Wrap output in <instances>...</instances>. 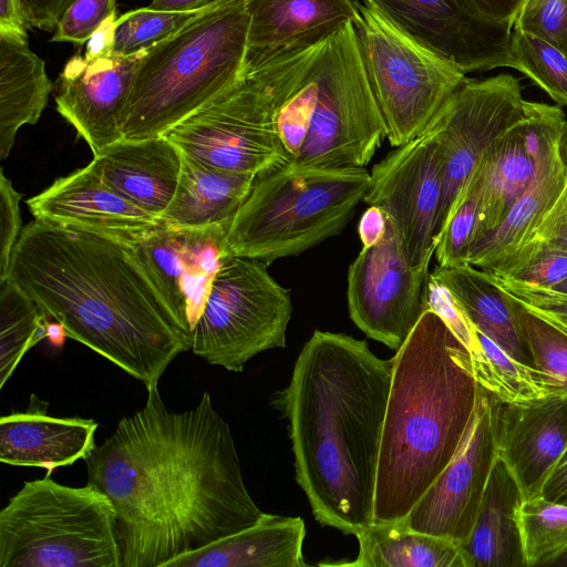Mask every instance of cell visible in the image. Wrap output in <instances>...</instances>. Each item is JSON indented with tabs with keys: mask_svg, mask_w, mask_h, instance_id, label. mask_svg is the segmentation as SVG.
Wrapping results in <instances>:
<instances>
[{
	"mask_svg": "<svg viewBox=\"0 0 567 567\" xmlns=\"http://www.w3.org/2000/svg\"><path fill=\"white\" fill-rule=\"evenodd\" d=\"M112 501L122 567H159L256 524L229 424L208 392L172 412L158 388L84 460Z\"/></svg>",
	"mask_w": 567,
	"mask_h": 567,
	"instance_id": "1",
	"label": "cell"
},
{
	"mask_svg": "<svg viewBox=\"0 0 567 567\" xmlns=\"http://www.w3.org/2000/svg\"><path fill=\"white\" fill-rule=\"evenodd\" d=\"M6 281L34 300L70 337L158 388L168 365L192 350L134 244L34 219L12 249Z\"/></svg>",
	"mask_w": 567,
	"mask_h": 567,
	"instance_id": "2",
	"label": "cell"
},
{
	"mask_svg": "<svg viewBox=\"0 0 567 567\" xmlns=\"http://www.w3.org/2000/svg\"><path fill=\"white\" fill-rule=\"evenodd\" d=\"M392 371L393 358H378L365 341L316 330L277 399L315 518L347 535L373 523Z\"/></svg>",
	"mask_w": 567,
	"mask_h": 567,
	"instance_id": "3",
	"label": "cell"
},
{
	"mask_svg": "<svg viewBox=\"0 0 567 567\" xmlns=\"http://www.w3.org/2000/svg\"><path fill=\"white\" fill-rule=\"evenodd\" d=\"M467 348L423 311L393 357L373 523L404 518L454 456L476 404Z\"/></svg>",
	"mask_w": 567,
	"mask_h": 567,
	"instance_id": "4",
	"label": "cell"
},
{
	"mask_svg": "<svg viewBox=\"0 0 567 567\" xmlns=\"http://www.w3.org/2000/svg\"><path fill=\"white\" fill-rule=\"evenodd\" d=\"M248 27L246 0H212L144 51L123 115V138L163 136L231 86L245 66Z\"/></svg>",
	"mask_w": 567,
	"mask_h": 567,
	"instance_id": "5",
	"label": "cell"
},
{
	"mask_svg": "<svg viewBox=\"0 0 567 567\" xmlns=\"http://www.w3.org/2000/svg\"><path fill=\"white\" fill-rule=\"evenodd\" d=\"M370 184L360 168H326L293 162L256 175L227 233L233 256L270 264L297 256L338 235Z\"/></svg>",
	"mask_w": 567,
	"mask_h": 567,
	"instance_id": "6",
	"label": "cell"
},
{
	"mask_svg": "<svg viewBox=\"0 0 567 567\" xmlns=\"http://www.w3.org/2000/svg\"><path fill=\"white\" fill-rule=\"evenodd\" d=\"M320 44L246 60L231 86L165 136L184 154L219 169L258 175L289 162L278 114Z\"/></svg>",
	"mask_w": 567,
	"mask_h": 567,
	"instance_id": "7",
	"label": "cell"
},
{
	"mask_svg": "<svg viewBox=\"0 0 567 567\" xmlns=\"http://www.w3.org/2000/svg\"><path fill=\"white\" fill-rule=\"evenodd\" d=\"M0 567H122L112 501L49 474L24 482L0 512Z\"/></svg>",
	"mask_w": 567,
	"mask_h": 567,
	"instance_id": "8",
	"label": "cell"
},
{
	"mask_svg": "<svg viewBox=\"0 0 567 567\" xmlns=\"http://www.w3.org/2000/svg\"><path fill=\"white\" fill-rule=\"evenodd\" d=\"M311 69L316 93L309 128L298 156L305 166L360 168L386 137L352 21L326 39Z\"/></svg>",
	"mask_w": 567,
	"mask_h": 567,
	"instance_id": "9",
	"label": "cell"
},
{
	"mask_svg": "<svg viewBox=\"0 0 567 567\" xmlns=\"http://www.w3.org/2000/svg\"><path fill=\"white\" fill-rule=\"evenodd\" d=\"M357 7L353 24L364 69L386 138L399 147L425 128L466 76L367 4L357 2Z\"/></svg>",
	"mask_w": 567,
	"mask_h": 567,
	"instance_id": "10",
	"label": "cell"
},
{
	"mask_svg": "<svg viewBox=\"0 0 567 567\" xmlns=\"http://www.w3.org/2000/svg\"><path fill=\"white\" fill-rule=\"evenodd\" d=\"M288 290L256 259L230 256L219 268L193 329L192 351L212 365L241 372L258 353L286 347Z\"/></svg>",
	"mask_w": 567,
	"mask_h": 567,
	"instance_id": "11",
	"label": "cell"
},
{
	"mask_svg": "<svg viewBox=\"0 0 567 567\" xmlns=\"http://www.w3.org/2000/svg\"><path fill=\"white\" fill-rule=\"evenodd\" d=\"M526 112L522 85L512 74L466 78L425 126L436 132L442 155L436 246L485 154Z\"/></svg>",
	"mask_w": 567,
	"mask_h": 567,
	"instance_id": "12",
	"label": "cell"
},
{
	"mask_svg": "<svg viewBox=\"0 0 567 567\" xmlns=\"http://www.w3.org/2000/svg\"><path fill=\"white\" fill-rule=\"evenodd\" d=\"M442 195V155L436 132L425 127L372 167L363 200L393 223L409 264L429 269Z\"/></svg>",
	"mask_w": 567,
	"mask_h": 567,
	"instance_id": "13",
	"label": "cell"
},
{
	"mask_svg": "<svg viewBox=\"0 0 567 567\" xmlns=\"http://www.w3.org/2000/svg\"><path fill=\"white\" fill-rule=\"evenodd\" d=\"M429 269L412 267L388 217L378 244L363 247L348 271L351 320L369 338L398 351L424 311Z\"/></svg>",
	"mask_w": 567,
	"mask_h": 567,
	"instance_id": "14",
	"label": "cell"
},
{
	"mask_svg": "<svg viewBox=\"0 0 567 567\" xmlns=\"http://www.w3.org/2000/svg\"><path fill=\"white\" fill-rule=\"evenodd\" d=\"M497 403L498 400L478 384L474 412L454 456L409 514L400 519L408 528L449 538L462 547L466 544L497 456Z\"/></svg>",
	"mask_w": 567,
	"mask_h": 567,
	"instance_id": "15",
	"label": "cell"
},
{
	"mask_svg": "<svg viewBox=\"0 0 567 567\" xmlns=\"http://www.w3.org/2000/svg\"><path fill=\"white\" fill-rule=\"evenodd\" d=\"M465 74L507 66L513 24L476 17L456 0H364Z\"/></svg>",
	"mask_w": 567,
	"mask_h": 567,
	"instance_id": "16",
	"label": "cell"
},
{
	"mask_svg": "<svg viewBox=\"0 0 567 567\" xmlns=\"http://www.w3.org/2000/svg\"><path fill=\"white\" fill-rule=\"evenodd\" d=\"M567 120L559 106L527 103L524 128L536 162L532 184L494 231L476 239L465 262L484 271L511 255L555 203L567 182L560 144Z\"/></svg>",
	"mask_w": 567,
	"mask_h": 567,
	"instance_id": "17",
	"label": "cell"
},
{
	"mask_svg": "<svg viewBox=\"0 0 567 567\" xmlns=\"http://www.w3.org/2000/svg\"><path fill=\"white\" fill-rule=\"evenodd\" d=\"M227 226L174 228L162 224L133 243L182 324L193 329L225 260Z\"/></svg>",
	"mask_w": 567,
	"mask_h": 567,
	"instance_id": "18",
	"label": "cell"
},
{
	"mask_svg": "<svg viewBox=\"0 0 567 567\" xmlns=\"http://www.w3.org/2000/svg\"><path fill=\"white\" fill-rule=\"evenodd\" d=\"M143 53L94 60L75 55L60 75L56 110L93 156L123 140V115Z\"/></svg>",
	"mask_w": 567,
	"mask_h": 567,
	"instance_id": "19",
	"label": "cell"
},
{
	"mask_svg": "<svg viewBox=\"0 0 567 567\" xmlns=\"http://www.w3.org/2000/svg\"><path fill=\"white\" fill-rule=\"evenodd\" d=\"M27 205L34 219L93 230L135 243L162 226L100 175L91 162L55 179Z\"/></svg>",
	"mask_w": 567,
	"mask_h": 567,
	"instance_id": "20",
	"label": "cell"
},
{
	"mask_svg": "<svg viewBox=\"0 0 567 567\" xmlns=\"http://www.w3.org/2000/svg\"><path fill=\"white\" fill-rule=\"evenodd\" d=\"M495 434L497 454L517 481L524 499L538 496L567 446V396L498 401Z\"/></svg>",
	"mask_w": 567,
	"mask_h": 567,
	"instance_id": "21",
	"label": "cell"
},
{
	"mask_svg": "<svg viewBox=\"0 0 567 567\" xmlns=\"http://www.w3.org/2000/svg\"><path fill=\"white\" fill-rule=\"evenodd\" d=\"M97 427L92 419L49 415L48 402L31 394L25 411L0 420V462L44 468L51 475L91 454Z\"/></svg>",
	"mask_w": 567,
	"mask_h": 567,
	"instance_id": "22",
	"label": "cell"
},
{
	"mask_svg": "<svg viewBox=\"0 0 567 567\" xmlns=\"http://www.w3.org/2000/svg\"><path fill=\"white\" fill-rule=\"evenodd\" d=\"M246 60H265L321 43L359 18L352 0H246Z\"/></svg>",
	"mask_w": 567,
	"mask_h": 567,
	"instance_id": "23",
	"label": "cell"
},
{
	"mask_svg": "<svg viewBox=\"0 0 567 567\" xmlns=\"http://www.w3.org/2000/svg\"><path fill=\"white\" fill-rule=\"evenodd\" d=\"M92 163L111 187L161 219L178 185L183 152L165 135L123 138L93 156Z\"/></svg>",
	"mask_w": 567,
	"mask_h": 567,
	"instance_id": "24",
	"label": "cell"
},
{
	"mask_svg": "<svg viewBox=\"0 0 567 567\" xmlns=\"http://www.w3.org/2000/svg\"><path fill=\"white\" fill-rule=\"evenodd\" d=\"M305 522L264 513L252 526L171 560L166 567H305Z\"/></svg>",
	"mask_w": 567,
	"mask_h": 567,
	"instance_id": "25",
	"label": "cell"
},
{
	"mask_svg": "<svg viewBox=\"0 0 567 567\" xmlns=\"http://www.w3.org/2000/svg\"><path fill=\"white\" fill-rule=\"evenodd\" d=\"M524 501L517 481L496 456L466 544V567H526L516 512Z\"/></svg>",
	"mask_w": 567,
	"mask_h": 567,
	"instance_id": "26",
	"label": "cell"
},
{
	"mask_svg": "<svg viewBox=\"0 0 567 567\" xmlns=\"http://www.w3.org/2000/svg\"><path fill=\"white\" fill-rule=\"evenodd\" d=\"M255 177L205 165L183 153L178 185L161 221L174 228L229 227Z\"/></svg>",
	"mask_w": 567,
	"mask_h": 567,
	"instance_id": "27",
	"label": "cell"
},
{
	"mask_svg": "<svg viewBox=\"0 0 567 567\" xmlns=\"http://www.w3.org/2000/svg\"><path fill=\"white\" fill-rule=\"evenodd\" d=\"M52 83L27 33L0 31V157L9 156L19 128L35 124Z\"/></svg>",
	"mask_w": 567,
	"mask_h": 567,
	"instance_id": "28",
	"label": "cell"
},
{
	"mask_svg": "<svg viewBox=\"0 0 567 567\" xmlns=\"http://www.w3.org/2000/svg\"><path fill=\"white\" fill-rule=\"evenodd\" d=\"M524 118L492 145L474 173L481 197L473 243L499 227L533 182L536 162L527 146Z\"/></svg>",
	"mask_w": 567,
	"mask_h": 567,
	"instance_id": "29",
	"label": "cell"
},
{
	"mask_svg": "<svg viewBox=\"0 0 567 567\" xmlns=\"http://www.w3.org/2000/svg\"><path fill=\"white\" fill-rule=\"evenodd\" d=\"M431 275L449 289L476 329L514 359L533 367L529 351L516 326L513 300L487 271L465 262L437 266Z\"/></svg>",
	"mask_w": 567,
	"mask_h": 567,
	"instance_id": "30",
	"label": "cell"
},
{
	"mask_svg": "<svg viewBox=\"0 0 567 567\" xmlns=\"http://www.w3.org/2000/svg\"><path fill=\"white\" fill-rule=\"evenodd\" d=\"M359 554L351 567H466L462 546L408 528L401 520L372 523L355 535Z\"/></svg>",
	"mask_w": 567,
	"mask_h": 567,
	"instance_id": "31",
	"label": "cell"
},
{
	"mask_svg": "<svg viewBox=\"0 0 567 567\" xmlns=\"http://www.w3.org/2000/svg\"><path fill=\"white\" fill-rule=\"evenodd\" d=\"M475 329L477 347L470 352L476 382L498 401L527 402L551 395L547 378L534 367L520 363L493 339Z\"/></svg>",
	"mask_w": 567,
	"mask_h": 567,
	"instance_id": "32",
	"label": "cell"
},
{
	"mask_svg": "<svg viewBox=\"0 0 567 567\" xmlns=\"http://www.w3.org/2000/svg\"><path fill=\"white\" fill-rule=\"evenodd\" d=\"M47 315L12 284L0 292V389L9 381L24 354L49 336Z\"/></svg>",
	"mask_w": 567,
	"mask_h": 567,
	"instance_id": "33",
	"label": "cell"
},
{
	"mask_svg": "<svg viewBox=\"0 0 567 567\" xmlns=\"http://www.w3.org/2000/svg\"><path fill=\"white\" fill-rule=\"evenodd\" d=\"M526 567L548 565L567 553V505L540 495L516 512Z\"/></svg>",
	"mask_w": 567,
	"mask_h": 567,
	"instance_id": "34",
	"label": "cell"
},
{
	"mask_svg": "<svg viewBox=\"0 0 567 567\" xmlns=\"http://www.w3.org/2000/svg\"><path fill=\"white\" fill-rule=\"evenodd\" d=\"M512 300L516 326L533 367L547 378L551 394L567 396V333Z\"/></svg>",
	"mask_w": 567,
	"mask_h": 567,
	"instance_id": "35",
	"label": "cell"
},
{
	"mask_svg": "<svg viewBox=\"0 0 567 567\" xmlns=\"http://www.w3.org/2000/svg\"><path fill=\"white\" fill-rule=\"evenodd\" d=\"M507 66L528 76L557 105L567 106V55L556 47L514 29Z\"/></svg>",
	"mask_w": 567,
	"mask_h": 567,
	"instance_id": "36",
	"label": "cell"
},
{
	"mask_svg": "<svg viewBox=\"0 0 567 567\" xmlns=\"http://www.w3.org/2000/svg\"><path fill=\"white\" fill-rule=\"evenodd\" d=\"M202 9L178 12L148 7L122 14L114 24L111 55L132 56L151 49L177 32Z\"/></svg>",
	"mask_w": 567,
	"mask_h": 567,
	"instance_id": "37",
	"label": "cell"
},
{
	"mask_svg": "<svg viewBox=\"0 0 567 567\" xmlns=\"http://www.w3.org/2000/svg\"><path fill=\"white\" fill-rule=\"evenodd\" d=\"M480 197V182L474 175L435 248L434 255L439 266L465 264L467 251L475 237Z\"/></svg>",
	"mask_w": 567,
	"mask_h": 567,
	"instance_id": "38",
	"label": "cell"
},
{
	"mask_svg": "<svg viewBox=\"0 0 567 567\" xmlns=\"http://www.w3.org/2000/svg\"><path fill=\"white\" fill-rule=\"evenodd\" d=\"M487 272L496 278L553 288L567 277V250L540 248L503 260Z\"/></svg>",
	"mask_w": 567,
	"mask_h": 567,
	"instance_id": "39",
	"label": "cell"
},
{
	"mask_svg": "<svg viewBox=\"0 0 567 567\" xmlns=\"http://www.w3.org/2000/svg\"><path fill=\"white\" fill-rule=\"evenodd\" d=\"M513 28L550 43L567 55V0H524Z\"/></svg>",
	"mask_w": 567,
	"mask_h": 567,
	"instance_id": "40",
	"label": "cell"
},
{
	"mask_svg": "<svg viewBox=\"0 0 567 567\" xmlns=\"http://www.w3.org/2000/svg\"><path fill=\"white\" fill-rule=\"evenodd\" d=\"M493 281L524 308L567 333V295L550 288L528 285L513 279L496 278Z\"/></svg>",
	"mask_w": 567,
	"mask_h": 567,
	"instance_id": "41",
	"label": "cell"
},
{
	"mask_svg": "<svg viewBox=\"0 0 567 567\" xmlns=\"http://www.w3.org/2000/svg\"><path fill=\"white\" fill-rule=\"evenodd\" d=\"M115 13V0H75L64 12L51 41L83 44Z\"/></svg>",
	"mask_w": 567,
	"mask_h": 567,
	"instance_id": "42",
	"label": "cell"
},
{
	"mask_svg": "<svg viewBox=\"0 0 567 567\" xmlns=\"http://www.w3.org/2000/svg\"><path fill=\"white\" fill-rule=\"evenodd\" d=\"M545 247L567 250V182L561 193L543 218L522 244L503 260Z\"/></svg>",
	"mask_w": 567,
	"mask_h": 567,
	"instance_id": "43",
	"label": "cell"
},
{
	"mask_svg": "<svg viewBox=\"0 0 567 567\" xmlns=\"http://www.w3.org/2000/svg\"><path fill=\"white\" fill-rule=\"evenodd\" d=\"M437 313L460 341L472 352L477 347L475 329L449 289L439 282L431 272L424 289V310Z\"/></svg>",
	"mask_w": 567,
	"mask_h": 567,
	"instance_id": "44",
	"label": "cell"
},
{
	"mask_svg": "<svg viewBox=\"0 0 567 567\" xmlns=\"http://www.w3.org/2000/svg\"><path fill=\"white\" fill-rule=\"evenodd\" d=\"M18 193L3 169L0 173V285L6 281L12 249L21 234L22 224Z\"/></svg>",
	"mask_w": 567,
	"mask_h": 567,
	"instance_id": "45",
	"label": "cell"
},
{
	"mask_svg": "<svg viewBox=\"0 0 567 567\" xmlns=\"http://www.w3.org/2000/svg\"><path fill=\"white\" fill-rule=\"evenodd\" d=\"M75 0H18L27 25L53 31Z\"/></svg>",
	"mask_w": 567,
	"mask_h": 567,
	"instance_id": "46",
	"label": "cell"
},
{
	"mask_svg": "<svg viewBox=\"0 0 567 567\" xmlns=\"http://www.w3.org/2000/svg\"><path fill=\"white\" fill-rule=\"evenodd\" d=\"M470 13L514 25L515 17L524 0H456Z\"/></svg>",
	"mask_w": 567,
	"mask_h": 567,
	"instance_id": "47",
	"label": "cell"
},
{
	"mask_svg": "<svg viewBox=\"0 0 567 567\" xmlns=\"http://www.w3.org/2000/svg\"><path fill=\"white\" fill-rule=\"evenodd\" d=\"M388 227L386 214L377 206H370L361 216L358 231L363 247L378 244L384 237Z\"/></svg>",
	"mask_w": 567,
	"mask_h": 567,
	"instance_id": "48",
	"label": "cell"
},
{
	"mask_svg": "<svg viewBox=\"0 0 567 567\" xmlns=\"http://www.w3.org/2000/svg\"><path fill=\"white\" fill-rule=\"evenodd\" d=\"M539 495L567 505V446L545 481Z\"/></svg>",
	"mask_w": 567,
	"mask_h": 567,
	"instance_id": "49",
	"label": "cell"
},
{
	"mask_svg": "<svg viewBox=\"0 0 567 567\" xmlns=\"http://www.w3.org/2000/svg\"><path fill=\"white\" fill-rule=\"evenodd\" d=\"M116 19V14L113 13L94 31L85 47V59L94 60L111 56Z\"/></svg>",
	"mask_w": 567,
	"mask_h": 567,
	"instance_id": "50",
	"label": "cell"
},
{
	"mask_svg": "<svg viewBox=\"0 0 567 567\" xmlns=\"http://www.w3.org/2000/svg\"><path fill=\"white\" fill-rule=\"evenodd\" d=\"M18 0H0V31L27 33Z\"/></svg>",
	"mask_w": 567,
	"mask_h": 567,
	"instance_id": "51",
	"label": "cell"
},
{
	"mask_svg": "<svg viewBox=\"0 0 567 567\" xmlns=\"http://www.w3.org/2000/svg\"><path fill=\"white\" fill-rule=\"evenodd\" d=\"M212 0H153L151 9L162 11H194L204 8Z\"/></svg>",
	"mask_w": 567,
	"mask_h": 567,
	"instance_id": "52",
	"label": "cell"
},
{
	"mask_svg": "<svg viewBox=\"0 0 567 567\" xmlns=\"http://www.w3.org/2000/svg\"><path fill=\"white\" fill-rule=\"evenodd\" d=\"M550 289L567 295V277L561 282H559L558 285Z\"/></svg>",
	"mask_w": 567,
	"mask_h": 567,
	"instance_id": "53",
	"label": "cell"
}]
</instances>
